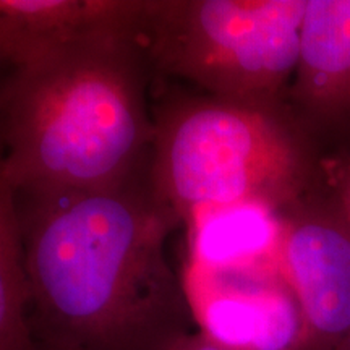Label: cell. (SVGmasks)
Returning <instances> with one entry per match:
<instances>
[{"label":"cell","instance_id":"obj_1","mask_svg":"<svg viewBox=\"0 0 350 350\" xmlns=\"http://www.w3.org/2000/svg\"><path fill=\"white\" fill-rule=\"evenodd\" d=\"M34 350H163L195 331L165 245L180 221L150 170L119 187L18 195Z\"/></svg>","mask_w":350,"mask_h":350},{"label":"cell","instance_id":"obj_2","mask_svg":"<svg viewBox=\"0 0 350 350\" xmlns=\"http://www.w3.org/2000/svg\"><path fill=\"white\" fill-rule=\"evenodd\" d=\"M152 75L142 23L13 70L0 88V148L16 195L106 190L148 172Z\"/></svg>","mask_w":350,"mask_h":350},{"label":"cell","instance_id":"obj_3","mask_svg":"<svg viewBox=\"0 0 350 350\" xmlns=\"http://www.w3.org/2000/svg\"><path fill=\"white\" fill-rule=\"evenodd\" d=\"M287 103L172 91L152 106L150 183L183 227L191 213L239 203L286 209L312 191L313 161Z\"/></svg>","mask_w":350,"mask_h":350},{"label":"cell","instance_id":"obj_4","mask_svg":"<svg viewBox=\"0 0 350 350\" xmlns=\"http://www.w3.org/2000/svg\"><path fill=\"white\" fill-rule=\"evenodd\" d=\"M306 0H146L154 75L239 103L284 104L299 65Z\"/></svg>","mask_w":350,"mask_h":350},{"label":"cell","instance_id":"obj_5","mask_svg":"<svg viewBox=\"0 0 350 350\" xmlns=\"http://www.w3.org/2000/svg\"><path fill=\"white\" fill-rule=\"evenodd\" d=\"M281 271L299 301L304 350H336L350 332V227L308 191L282 209Z\"/></svg>","mask_w":350,"mask_h":350},{"label":"cell","instance_id":"obj_6","mask_svg":"<svg viewBox=\"0 0 350 350\" xmlns=\"http://www.w3.org/2000/svg\"><path fill=\"white\" fill-rule=\"evenodd\" d=\"M196 331L227 350H304L305 326L281 266L209 271L183 262Z\"/></svg>","mask_w":350,"mask_h":350},{"label":"cell","instance_id":"obj_7","mask_svg":"<svg viewBox=\"0 0 350 350\" xmlns=\"http://www.w3.org/2000/svg\"><path fill=\"white\" fill-rule=\"evenodd\" d=\"M144 0H0V64L12 70L70 42L142 23Z\"/></svg>","mask_w":350,"mask_h":350},{"label":"cell","instance_id":"obj_8","mask_svg":"<svg viewBox=\"0 0 350 350\" xmlns=\"http://www.w3.org/2000/svg\"><path fill=\"white\" fill-rule=\"evenodd\" d=\"M287 99L317 124L350 120V0H306Z\"/></svg>","mask_w":350,"mask_h":350},{"label":"cell","instance_id":"obj_9","mask_svg":"<svg viewBox=\"0 0 350 350\" xmlns=\"http://www.w3.org/2000/svg\"><path fill=\"white\" fill-rule=\"evenodd\" d=\"M183 262L209 271H242L279 265L282 211L239 203L203 208L185 222Z\"/></svg>","mask_w":350,"mask_h":350},{"label":"cell","instance_id":"obj_10","mask_svg":"<svg viewBox=\"0 0 350 350\" xmlns=\"http://www.w3.org/2000/svg\"><path fill=\"white\" fill-rule=\"evenodd\" d=\"M28 300L18 195L5 174L0 148V350H34Z\"/></svg>","mask_w":350,"mask_h":350},{"label":"cell","instance_id":"obj_11","mask_svg":"<svg viewBox=\"0 0 350 350\" xmlns=\"http://www.w3.org/2000/svg\"><path fill=\"white\" fill-rule=\"evenodd\" d=\"M327 198L350 227V156L334 161L327 167Z\"/></svg>","mask_w":350,"mask_h":350},{"label":"cell","instance_id":"obj_12","mask_svg":"<svg viewBox=\"0 0 350 350\" xmlns=\"http://www.w3.org/2000/svg\"><path fill=\"white\" fill-rule=\"evenodd\" d=\"M163 350H227L222 349L221 345L211 342V340L204 338L198 331L187 332V334L178 336L174 340L165 345Z\"/></svg>","mask_w":350,"mask_h":350},{"label":"cell","instance_id":"obj_13","mask_svg":"<svg viewBox=\"0 0 350 350\" xmlns=\"http://www.w3.org/2000/svg\"><path fill=\"white\" fill-rule=\"evenodd\" d=\"M336 350H350V332H349L347 338H345L342 342H340V345Z\"/></svg>","mask_w":350,"mask_h":350}]
</instances>
